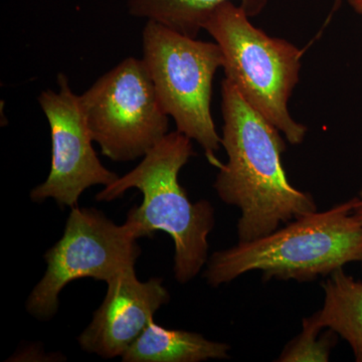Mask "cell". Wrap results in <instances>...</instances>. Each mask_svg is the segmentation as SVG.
<instances>
[{
	"label": "cell",
	"instance_id": "7c38bea8",
	"mask_svg": "<svg viewBox=\"0 0 362 362\" xmlns=\"http://www.w3.org/2000/svg\"><path fill=\"white\" fill-rule=\"evenodd\" d=\"M233 0H128L131 16L156 21L171 30L197 37L209 14L216 7ZM240 6L250 16L262 11L267 0H240ZM341 4L335 0L334 8Z\"/></svg>",
	"mask_w": 362,
	"mask_h": 362
},
{
	"label": "cell",
	"instance_id": "6da1fadb",
	"mask_svg": "<svg viewBox=\"0 0 362 362\" xmlns=\"http://www.w3.org/2000/svg\"><path fill=\"white\" fill-rule=\"evenodd\" d=\"M221 113L228 161L218 168L214 187L221 202L240 209L239 242L265 237L282 223L315 213L313 197L288 180L280 131L226 78L221 83Z\"/></svg>",
	"mask_w": 362,
	"mask_h": 362
},
{
	"label": "cell",
	"instance_id": "277c9868",
	"mask_svg": "<svg viewBox=\"0 0 362 362\" xmlns=\"http://www.w3.org/2000/svg\"><path fill=\"white\" fill-rule=\"evenodd\" d=\"M202 30L220 47L226 80L290 144L303 143L308 130L289 111L303 49L256 28L247 11L233 1L216 7Z\"/></svg>",
	"mask_w": 362,
	"mask_h": 362
},
{
	"label": "cell",
	"instance_id": "3957f363",
	"mask_svg": "<svg viewBox=\"0 0 362 362\" xmlns=\"http://www.w3.org/2000/svg\"><path fill=\"white\" fill-rule=\"evenodd\" d=\"M192 139L178 131L168 133L142 157L141 163L98 192V202H111L136 188L143 194L140 206H133L127 220L140 238L168 233L175 244L173 273L187 284L209 261V235L216 223L214 206L206 199L192 202L178 175L194 156Z\"/></svg>",
	"mask_w": 362,
	"mask_h": 362
},
{
	"label": "cell",
	"instance_id": "9c48e42d",
	"mask_svg": "<svg viewBox=\"0 0 362 362\" xmlns=\"http://www.w3.org/2000/svg\"><path fill=\"white\" fill-rule=\"evenodd\" d=\"M107 284L103 303L78 338L81 349L105 359L122 357L170 300L161 278L141 282L134 270Z\"/></svg>",
	"mask_w": 362,
	"mask_h": 362
},
{
	"label": "cell",
	"instance_id": "30bf717a",
	"mask_svg": "<svg viewBox=\"0 0 362 362\" xmlns=\"http://www.w3.org/2000/svg\"><path fill=\"white\" fill-rule=\"evenodd\" d=\"M228 343L199 333L168 329L152 321L121 357L124 362H201L230 358Z\"/></svg>",
	"mask_w": 362,
	"mask_h": 362
},
{
	"label": "cell",
	"instance_id": "7a4b0ae2",
	"mask_svg": "<svg viewBox=\"0 0 362 362\" xmlns=\"http://www.w3.org/2000/svg\"><path fill=\"white\" fill-rule=\"evenodd\" d=\"M356 197L290 221L265 237L214 252L204 277L211 287L258 271L264 280L310 282L362 262V225L354 214Z\"/></svg>",
	"mask_w": 362,
	"mask_h": 362
},
{
	"label": "cell",
	"instance_id": "2e32d148",
	"mask_svg": "<svg viewBox=\"0 0 362 362\" xmlns=\"http://www.w3.org/2000/svg\"><path fill=\"white\" fill-rule=\"evenodd\" d=\"M361 264H362V262H361Z\"/></svg>",
	"mask_w": 362,
	"mask_h": 362
},
{
	"label": "cell",
	"instance_id": "8fae6325",
	"mask_svg": "<svg viewBox=\"0 0 362 362\" xmlns=\"http://www.w3.org/2000/svg\"><path fill=\"white\" fill-rule=\"evenodd\" d=\"M322 289V308L313 314L317 322L342 337L362 362V282L340 268L326 277Z\"/></svg>",
	"mask_w": 362,
	"mask_h": 362
},
{
	"label": "cell",
	"instance_id": "8992f818",
	"mask_svg": "<svg viewBox=\"0 0 362 362\" xmlns=\"http://www.w3.org/2000/svg\"><path fill=\"white\" fill-rule=\"evenodd\" d=\"M138 239L130 221L116 225L96 209L71 207L63 237L45 252L47 271L28 296L26 310L39 320H49L58 311L59 294L73 281L108 283L134 270L141 255Z\"/></svg>",
	"mask_w": 362,
	"mask_h": 362
},
{
	"label": "cell",
	"instance_id": "4fadbf2b",
	"mask_svg": "<svg viewBox=\"0 0 362 362\" xmlns=\"http://www.w3.org/2000/svg\"><path fill=\"white\" fill-rule=\"evenodd\" d=\"M338 337L334 331L321 327L313 314L302 320V330L285 345L279 362H327Z\"/></svg>",
	"mask_w": 362,
	"mask_h": 362
},
{
	"label": "cell",
	"instance_id": "5b68a950",
	"mask_svg": "<svg viewBox=\"0 0 362 362\" xmlns=\"http://www.w3.org/2000/svg\"><path fill=\"white\" fill-rule=\"evenodd\" d=\"M142 49L141 59L157 97L175 120L176 131L199 143L209 161L220 168L216 153L221 137L211 111L214 78L223 66L220 47L147 21Z\"/></svg>",
	"mask_w": 362,
	"mask_h": 362
},
{
	"label": "cell",
	"instance_id": "ba28073f",
	"mask_svg": "<svg viewBox=\"0 0 362 362\" xmlns=\"http://www.w3.org/2000/svg\"><path fill=\"white\" fill-rule=\"evenodd\" d=\"M58 86L57 92L44 90L39 97L51 129L52 162L49 176L30 192V199H52L62 209H71L86 189L107 187L119 176L105 168L93 148L81 98L74 94L65 74H59Z\"/></svg>",
	"mask_w": 362,
	"mask_h": 362
},
{
	"label": "cell",
	"instance_id": "5bb4252c",
	"mask_svg": "<svg viewBox=\"0 0 362 362\" xmlns=\"http://www.w3.org/2000/svg\"><path fill=\"white\" fill-rule=\"evenodd\" d=\"M354 214L357 220L362 225V188L359 192L358 197H356V204H354Z\"/></svg>",
	"mask_w": 362,
	"mask_h": 362
},
{
	"label": "cell",
	"instance_id": "9a60e30c",
	"mask_svg": "<svg viewBox=\"0 0 362 362\" xmlns=\"http://www.w3.org/2000/svg\"><path fill=\"white\" fill-rule=\"evenodd\" d=\"M347 1L352 9L362 16V0H347Z\"/></svg>",
	"mask_w": 362,
	"mask_h": 362
},
{
	"label": "cell",
	"instance_id": "52a82bcc",
	"mask_svg": "<svg viewBox=\"0 0 362 362\" xmlns=\"http://www.w3.org/2000/svg\"><path fill=\"white\" fill-rule=\"evenodd\" d=\"M80 98L93 141L111 160L144 157L168 134L169 116L142 59H124Z\"/></svg>",
	"mask_w": 362,
	"mask_h": 362
}]
</instances>
